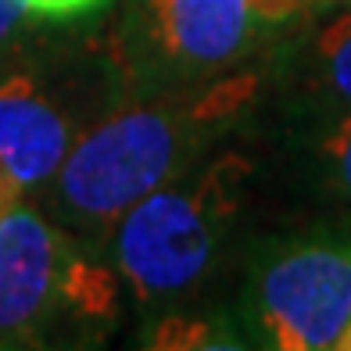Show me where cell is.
Instances as JSON below:
<instances>
[{
  "mask_svg": "<svg viewBox=\"0 0 351 351\" xmlns=\"http://www.w3.org/2000/svg\"><path fill=\"white\" fill-rule=\"evenodd\" d=\"M273 33L251 0H136L125 65L140 93L197 90L241 72Z\"/></svg>",
  "mask_w": 351,
  "mask_h": 351,
  "instance_id": "4",
  "label": "cell"
},
{
  "mask_svg": "<svg viewBox=\"0 0 351 351\" xmlns=\"http://www.w3.org/2000/svg\"><path fill=\"white\" fill-rule=\"evenodd\" d=\"M298 136L305 147L312 186L330 201L351 204V111L333 119L298 122Z\"/></svg>",
  "mask_w": 351,
  "mask_h": 351,
  "instance_id": "8",
  "label": "cell"
},
{
  "mask_svg": "<svg viewBox=\"0 0 351 351\" xmlns=\"http://www.w3.org/2000/svg\"><path fill=\"white\" fill-rule=\"evenodd\" d=\"M276 86L298 122L351 111V4L276 47Z\"/></svg>",
  "mask_w": 351,
  "mask_h": 351,
  "instance_id": "6",
  "label": "cell"
},
{
  "mask_svg": "<svg viewBox=\"0 0 351 351\" xmlns=\"http://www.w3.org/2000/svg\"><path fill=\"white\" fill-rule=\"evenodd\" d=\"M348 4H351V0H312L315 11H323V8H326V11H330V8H348Z\"/></svg>",
  "mask_w": 351,
  "mask_h": 351,
  "instance_id": "13",
  "label": "cell"
},
{
  "mask_svg": "<svg viewBox=\"0 0 351 351\" xmlns=\"http://www.w3.org/2000/svg\"><path fill=\"white\" fill-rule=\"evenodd\" d=\"M337 351H351V326L344 330V337H341V348Z\"/></svg>",
  "mask_w": 351,
  "mask_h": 351,
  "instance_id": "14",
  "label": "cell"
},
{
  "mask_svg": "<svg viewBox=\"0 0 351 351\" xmlns=\"http://www.w3.org/2000/svg\"><path fill=\"white\" fill-rule=\"evenodd\" d=\"M19 201H22V186L4 172V165H0V212H8L11 204H19Z\"/></svg>",
  "mask_w": 351,
  "mask_h": 351,
  "instance_id": "12",
  "label": "cell"
},
{
  "mask_svg": "<svg viewBox=\"0 0 351 351\" xmlns=\"http://www.w3.org/2000/svg\"><path fill=\"white\" fill-rule=\"evenodd\" d=\"M75 251L29 204L0 212V348H40L69 315Z\"/></svg>",
  "mask_w": 351,
  "mask_h": 351,
  "instance_id": "5",
  "label": "cell"
},
{
  "mask_svg": "<svg viewBox=\"0 0 351 351\" xmlns=\"http://www.w3.org/2000/svg\"><path fill=\"white\" fill-rule=\"evenodd\" d=\"M140 348L154 351H226V348H247L241 323L230 315H186V312H158V319L143 330Z\"/></svg>",
  "mask_w": 351,
  "mask_h": 351,
  "instance_id": "9",
  "label": "cell"
},
{
  "mask_svg": "<svg viewBox=\"0 0 351 351\" xmlns=\"http://www.w3.org/2000/svg\"><path fill=\"white\" fill-rule=\"evenodd\" d=\"M348 326L351 226H312L251 247L241 294L247 348L330 351Z\"/></svg>",
  "mask_w": 351,
  "mask_h": 351,
  "instance_id": "3",
  "label": "cell"
},
{
  "mask_svg": "<svg viewBox=\"0 0 351 351\" xmlns=\"http://www.w3.org/2000/svg\"><path fill=\"white\" fill-rule=\"evenodd\" d=\"M25 19H29V8L22 4V0H0V51L19 36Z\"/></svg>",
  "mask_w": 351,
  "mask_h": 351,
  "instance_id": "11",
  "label": "cell"
},
{
  "mask_svg": "<svg viewBox=\"0 0 351 351\" xmlns=\"http://www.w3.org/2000/svg\"><path fill=\"white\" fill-rule=\"evenodd\" d=\"M75 130L29 72H0V165L22 190L54 180Z\"/></svg>",
  "mask_w": 351,
  "mask_h": 351,
  "instance_id": "7",
  "label": "cell"
},
{
  "mask_svg": "<svg viewBox=\"0 0 351 351\" xmlns=\"http://www.w3.org/2000/svg\"><path fill=\"white\" fill-rule=\"evenodd\" d=\"M247 162L219 154L151 190L111 230L119 276L147 312H165L208 280L241 215Z\"/></svg>",
  "mask_w": 351,
  "mask_h": 351,
  "instance_id": "2",
  "label": "cell"
},
{
  "mask_svg": "<svg viewBox=\"0 0 351 351\" xmlns=\"http://www.w3.org/2000/svg\"><path fill=\"white\" fill-rule=\"evenodd\" d=\"M22 4L43 22H79L108 8V0H22Z\"/></svg>",
  "mask_w": 351,
  "mask_h": 351,
  "instance_id": "10",
  "label": "cell"
},
{
  "mask_svg": "<svg viewBox=\"0 0 351 351\" xmlns=\"http://www.w3.org/2000/svg\"><path fill=\"white\" fill-rule=\"evenodd\" d=\"M262 75L233 72L197 90L143 93L75 136L51 180V204L72 233L104 237L151 190L204 162L258 97Z\"/></svg>",
  "mask_w": 351,
  "mask_h": 351,
  "instance_id": "1",
  "label": "cell"
}]
</instances>
